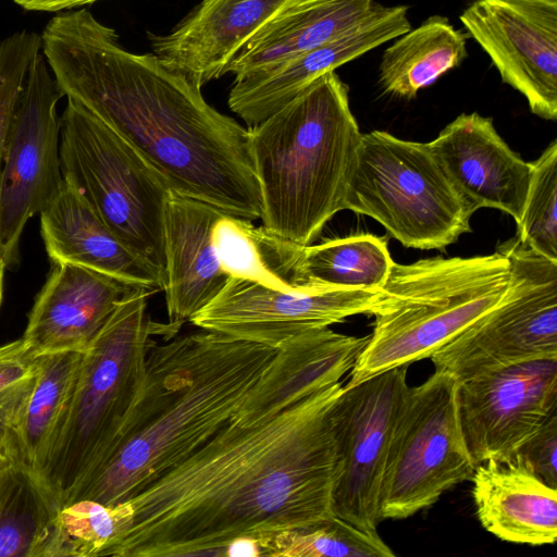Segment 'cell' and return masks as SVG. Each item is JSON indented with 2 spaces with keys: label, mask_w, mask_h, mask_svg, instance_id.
Instances as JSON below:
<instances>
[{
  "label": "cell",
  "mask_w": 557,
  "mask_h": 557,
  "mask_svg": "<svg viewBox=\"0 0 557 557\" xmlns=\"http://www.w3.org/2000/svg\"><path fill=\"white\" fill-rule=\"evenodd\" d=\"M369 335L351 336L330 326L300 333L277 349L232 421L249 425L341 382L352 369Z\"/></svg>",
  "instance_id": "d6986e66"
},
{
  "label": "cell",
  "mask_w": 557,
  "mask_h": 557,
  "mask_svg": "<svg viewBox=\"0 0 557 557\" xmlns=\"http://www.w3.org/2000/svg\"><path fill=\"white\" fill-rule=\"evenodd\" d=\"M344 210L372 218L406 248L445 250L471 232L476 211L428 143L384 131L361 134Z\"/></svg>",
  "instance_id": "52a82bcc"
},
{
  "label": "cell",
  "mask_w": 557,
  "mask_h": 557,
  "mask_svg": "<svg viewBox=\"0 0 557 557\" xmlns=\"http://www.w3.org/2000/svg\"><path fill=\"white\" fill-rule=\"evenodd\" d=\"M472 497L482 527L502 541L541 546L557 537V488L518 455L475 466Z\"/></svg>",
  "instance_id": "7402d4cb"
},
{
  "label": "cell",
  "mask_w": 557,
  "mask_h": 557,
  "mask_svg": "<svg viewBox=\"0 0 557 557\" xmlns=\"http://www.w3.org/2000/svg\"><path fill=\"white\" fill-rule=\"evenodd\" d=\"M459 18L530 111L555 121L557 0H474Z\"/></svg>",
  "instance_id": "5bb4252c"
},
{
  "label": "cell",
  "mask_w": 557,
  "mask_h": 557,
  "mask_svg": "<svg viewBox=\"0 0 557 557\" xmlns=\"http://www.w3.org/2000/svg\"><path fill=\"white\" fill-rule=\"evenodd\" d=\"M284 0H202L169 33L148 34L151 52L198 87L224 75L239 48Z\"/></svg>",
  "instance_id": "ffe728a7"
},
{
  "label": "cell",
  "mask_w": 557,
  "mask_h": 557,
  "mask_svg": "<svg viewBox=\"0 0 557 557\" xmlns=\"http://www.w3.org/2000/svg\"><path fill=\"white\" fill-rule=\"evenodd\" d=\"M154 292L136 287L115 308L83 351L66 406L51 436L38 475L61 506L116 443L144 385L153 335L180 326L157 324L147 313Z\"/></svg>",
  "instance_id": "8992f818"
},
{
  "label": "cell",
  "mask_w": 557,
  "mask_h": 557,
  "mask_svg": "<svg viewBox=\"0 0 557 557\" xmlns=\"http://www.w3.org/2000/svg\"><path fill=\"white\" fill-rule=\"evenodd\" d=\"M210 237L218 261L230 277L280 290L297 288L293 271L300 245L226 213L216 219Z\"/></svg>",
  "instance_id": "f1b7e54d"
},
{
  "label": "cell",
  "mask_w": 557,
  "mask_h": 557,
  "mask_svg": "<svg viewBox=\"0 0 557 557\" xmlns=\"http://www.w3.org/2000/svg\"><path fill=\"white\" fill-rule=\"evenodd\" d=\"M40 49V35L26 29L0 40V171L13 115L29 66Z\"/></svg>",
  "instance_id": "d6a6232c"
},
{
  "label": "cell",
  "mask_w": 557,
  "mask_h": 557,
  "mask_svg": "<svg viewBox=\"0 0 557 557\" xmlns=\"http://www.w3.org/2000/svg\"><path fill=\"white\" fill-rule=\"evenodd\" d=\"M498 246L511 268L505 296L430 357L435 370L459 383L525 361L557 359V262L516 236Z\"/></svg>",
  "instance_id": "30bf717a"
},
{
  "label": "cell",
  "mask_w": 557,
  "mask_h": 557,
  "mask_svg": "<svg viewBox=\"0 0 557 557\" xmlns=\"http://www.w3.org/2000/svg\"><path fill=\"white\" fill-rule=\"evenodd\" d=\"M343 386L249 425L231 420L126 500L132 524L106 556H223L243 537L263 549L276 534L334 515L339 460L332 410Z\"/></svg>",
  "instance_id": "6da1fadb"
},
{
  "label": "cell",
  "mask_w": 557,
  "mask_h": 557,
  "mask_svg": "<svg viewBox=\"0 0 557 557\" xmlns=\"http://www.w3.org/2000/svg\"><path fill=\"white\" fill-rule=\"evenodd\" d=\"M515 455L522 458L546 484L557 488V411L543 422Z\"/></svg>",
  "instance_id": "e575fe53"
},
{
  "label": "cell",
  "mask_w": 557,
  "mask_h": 557,
  "mask_svg": "<svg viewBox=\"0 0 557 557\" xmlns=\"http://www.w3.org/2000/svg\"><path fill=\"white\" fill-rule=\"evenodd\" d=\"M395 39L382 55L379 82L386 94L398 98H416L468 57L467 36L441 15Z\"/></svg>",
  "instance_id": "484cf974"
},
{
  "label": "cell",
  "mask_w": 557,
  "mask_h": 557,
  "mask_svg": "<svg viewBox=\"0 0 557 557\" xmlns=\"http://www.w3.org/2000/svg\"><path fill=\"white\" fill-rule=\"evenodd\" d=\"M429 147L451 183L475 209L492 208L521 219L531 162L510 149L493 119L462 113L447 124Z\"/></svg>",
  "instance_id": "e0dca14e"
},
{
  "label": "cell",
  "mask_w": 557,
  "mask_h": 557,
  "mask_svg": "<svg viewBox=\"0 0 557 557\" xmlns=\"http://www.w3.org/2000/svg\"><path fill=\"white\" fill-rule=\"evenodd\" d=\"M377 289L297 287L280 290L230 277L190 320L200 330L277 349L306 331L371 314Z\"/></svg>",
  "instance_id": "4fadbf2b"
},
{
  "label": "cell",
  "mask_w": 557,
  "mask_h": 557,
  "mask_svg": "<svg viewBox=\"0 0 557 557\" xmlns=\"http://www.w3.org/2000/svg\"><path fill=\"white\" fill-rule=\"evenodd\" d=\"M223 212L171 191L164 211V282L169 323L181 326L206 307L230 276L211 244V230Z\"/></svg>",
  "instance_id": "44dd1931"
},
{
  "label": "cell",
  "mask_w": 557,
  "mask_h": 557,
  "mask_svg": "<svg viewBox=\"0 0 557 557\" xmlns=\"http://www.w3.org/2000/svg\"><path fill=\"white\" fill-rule=\"evenodd\" d=\"M48 63L33 60L11 123L0 171V257L5 268L20 263L26 223L60 188V117L63 97Z\"/></svg>",
  "instance_id": "8fae6325"
},
{
  "label": "cell",
  "mask_w": 557,
  "mask_h": 557,
  "mask_svg": "<svg viewBox=\"0 0 557 557\" xmlns=\"http://www.w3.org/2000/svg\"><path fill=\"white\" fill-rule=\"evenodd\" d=\"M9 461V458L5 456V454L0 449V468H2L4 465H7Z\"/></svg>",
  "instance_id": "74e56055"
},
{
  "label": "cell",
  "mask_w": 557,
  "mask_h": 557,
  "mask_svg": "<svg viewBox=\"0 0 557 557\" xmlns=\"http://www.w3.org/2000/svg\"><path fill=\"white\" fill-rule=\"evenodd\" d=\"M136 287L83 265L57 263L36 296L22 338L36 356L84 351Z\"/></svg>",
  "instance_id": "ac0fdd59"
},
{
  "label": "cell",
  "mask_w": 557,
  "mask_h": 557,
  "mask_svg": "<svg viewBox=\"0 0 557 557\" xmlns=\"http://www.w3.org/2000/svg\"><path fill=\"white\" fill-rule=\"evenodd\" d=\"M96 1L99 0H13L22 9L36 12H62Z\"/></svg>",
  "instance_id": "d590c367"
},
{
  "label": "cell",
  "mask_w": 557,
  "mask_h": 557,
  "mask_svg": "<svg viewBox=\"0 0 557 557\" xmlns=\"http://www.w3.org/2000/svg\"><path fill=\"white\" fill-rule=\"evenodd\" d=\"M394 260L387 240L373 234H356L301 246L293 271L296 287L326 289H379Z\"/></svg>",
  "instance_id": "83f0119b"
},
{
  "label": "cell",
  "mask_w": 557,
  "mask_h": 557,
  "mask_svg": "<svg viewBox=\"0 0 557 557\" xmlns=\"http://www.w3.org/2000/svg\"><path fill=\"white\" fill-rule=\"evenodd\" d=\"M348 92L339 75L329 72L248 127L262 226L300 246L311 245L344 210L362 134Z\"/></svg>",
  "instance_id": "277c9868"
},
{
  "label": "cell",
  "mask_w": 557,
  "mask_h": 557,
  "mask_svg": "<svg viewBox=\"0 0 557 557\" xmlns=\"http://www.w3.org/2000/svg\"><path fill=\"white\" fill-rule=\"evenodd\" d=\"M133 511L125 500L103 505L83 499L61 508L55 557L106 556L128 530Z\"/></svg>",
  "instance_id": "4dcf8cb0"
},
{
  "label": "cell",
  "mask_w": 557,
  "mask_h": 557,
  "mask_svg": "<svg viewBox=\"0 0 557 557\" xmlns=\"http://www.w3.org/2000/svg\"><path fill=\"white\" fill-rule=\"evenodd\" d=\"M375 0H284L224 70H265L327 41L363 16Z\"/></svg>",
  "instance_id": "cb8c5ba5"
},
{
  "label": "cell",
  "mask_w": 557,
  "mask_h": 557,
  "mask_svg": "<svg viewBox=\"0 0 557 557\" xmlns=\"http://www.w3.org/2000/svg\"><path fill=\"white\" fill-rule=\"evenodd\" d=\"M264 556L274 557H393L395 553L377 534L335 515L295 531L280 533L263 544Z\"/></svg>",
  "instance_id": "f546056e"
},
{
  "label": "cell",
  "mask_w": 557,
  "mask_h": 557,
  "mask_svg": "<svg viewBox=\"0 0 557 557\" xmlns=\"http://www.w3.org/2000/svg\"><path fill=\"white\" fill-rule=\"evenodd\" d=\"M83 351L38 356L34 388L15 423L0 436L10 460L38 473L51 436L71 395Z\"/></svg>",
  "instance_id": "4316f807"
},
{
  "label": "cell",
  "mask_w": 557,
  "mask_h": 557,
  "mask_svg": "<svg viewBox=\"0 0 557 557\" xmlns=\"http://www.w3.org/2000/svg\"><path fill=\"white\" fill-rule=\"evenodd\" d=\"M408 367L344 385L332 410L338 451L333 513L366 530L382 521L380 493L394 425L408 391Z\"/></svg>",
  "instance_id": "7c38bea8"
},
{
  "label": "cell",
  "mask_w": 557,
  "mask_h": 557,
  "mask_svg": "<svg viewBox=\"0 0 557 557\" xmlns=\"http://www.w3.org/2000/svg\"><path fill=\"white\" fill-rule=\"evenodd\" d=\"M510 261L490 255L394 262L377 289L373 330L346 385L430 358L505 296Z\"/></svg>",
  "instance_id": "5b68a950"
},
{
  "label": "cell",
  "mask_w": 557,
  "mask_h": 557,
  "mask_svg": "<svg viewBox=\"0 0 557 557\" xmlns=\"http://www.w3.org/2000/svg\"><path fill=\"white\" fill-rule=\"evenodd\" d=\"M411 28L408 7L377 2L359 20L315 48L272 67L236 75L230 109L248 127L282 109L322 75L335 71Z\"/></svg>",
  "instance_id": "2e32d148"
},
{
  "label": "cell",
  "mask_w": 557,
  "mask_h": 557,
  "mask_svg": "<svg viewBox=\"0 0 557 557\" xmlns=\"http://www.w3.org/2000/svg\"><path fill=\"white\" fill-rule=\"evenodd\" d=\"M5 264L2 260V258L0 257V307H1V302H2V298H3V282H4V272H5Z\"/></svg>",
  "instance_id": "8d00e7d4"
},
{
  "label": "cell",
  "mask_w": 557,
  "mask_h": 557,
  "mask_svg": "<svg viewBox=\"0 0 557 557\" xmlns=\"http://www.w3.org/2000/svg\"><path fill=\"white\" fill-rule=\"evenodd\" d=\"M41 50L66 96L107 124L172 191L250 221L262 215L248 127L219 112L201 88L157 55L124 49L87 9L45 26Z\"/></svg>",
  "instance_id": "7a4b0ae2"
},
{
  "label": "cell",
  "mask_w": 557,
  "mask_h": 557,
  "mask_svg": "<svg viewBox=\"0 0 557 557\" xmlns=\"http://www.w3.org/2000/svg\"><path fill=\"white\" fill-rule=\"evenodd\" d=\"M516 237L557 262V140L531 162L529 188Z\"/></svg>",
  "instance_id": "1f68e13d"
},
{
  "label": "cell",
  "mask_w": 557,
  "mask_h": 557,
  "mask_svg": "<svg viewBox=\"0 0 557 557\" xmlns=\"http://www.w3.org/2000/svg\"><path fill=\"white\" fill-rule=\"evenodd\" d=\"M61 504L36 471L0 468V557H55Z\"/></svg>",
  "instance_id": "d4e9b609"
},
{
  "label": "cell",
  "mask_w": 557,
  "mask_h": 557,
  "mask_svg": "<svg viewBox=\"0 0 557 557\" xmlns=\"http://www.w3.org/2000/svg\"><path fill=\"white\" fill-rule=\"evenodd\" d=\"M39 215L53 264L74 263L154 293L163 290L161 275L112 233L71 183L63 180Z\"/></svg>",
  "instance_id": "603a6c76"
},
{
  "label": "cell",
  "mask_w": 557,
  "mask_h": 557,
  "mask_svg": "<svg viewBox=\"0 0 557 557\" xmlns=\"http://www.w3.org/2000/svg\"><path fill=\"white\" fill-rule=\"evenodd\" d=\"M63 180L164 282V211L171 188L124 138L72 99L60 117Z\"/></svg>",
  "instance_id": "ba28073f"
},
{
  "label": "cell",
  "mask_w": 557,
  "mask_h": 557,
  "mask_svg": "<svg viewBox=\"0 0 557 557\" xmlns=\"http://www.w3.org/2000/svg\"><path fill=\"white\" fill-rule=\"evenodd\" d=\"M275 352L205 330L154 343L116 443L62 507L83 499L122 503L183 462L232 420Z\"/></svg>",
  "instance_id": "3957f363"
},
{
  "label": "cell",
  "mask_w": 557,
  "mask_h": 557,
  "mask_svg": "<svg viewBox=\"0 0 557 557\" xmlns=\"http://www.w3.org/2000/svg\"><path fill=\"white\" fill-rule=\"evenodd\" d=\"M38 356L23 338L0 346V436L12 428L36 382Z\"/></svg>",
  "instance_id": "836d02e7"
},
{
  "label": "cell",
  "mask_w": 557,
  "mask_h": 557,
  "mask_svg": "<svg viewBox=\"0 0 557 557\" xmlns=\"http://www.w3.org/2000/svg\"><path fill=\"white\" fill-rule=\"evenodd\" d=\"M458 386L454 375L435 370L422 384L408 387L384 467L382 521L409 518L471 479L475 463L461 428Z\"/></svg>",
  "instance_id": "9c48e42d"
},
{
  "label": "cell",
  "mask_w": 557,
  "mask_h": 557,
  "mask_svg": "<svg viewBox=\"0 0 557 557\" xmlns=\"http://www.w3.org/2000/svg\"><path fill=\"white\" fill-rule=\"evenodd\" d=\"M458 409L475 466L511 457L557 411V359L525 361L459 383Z\"/></svg>",
  "instance_id": "9a60e30c"
}]
</instances>
